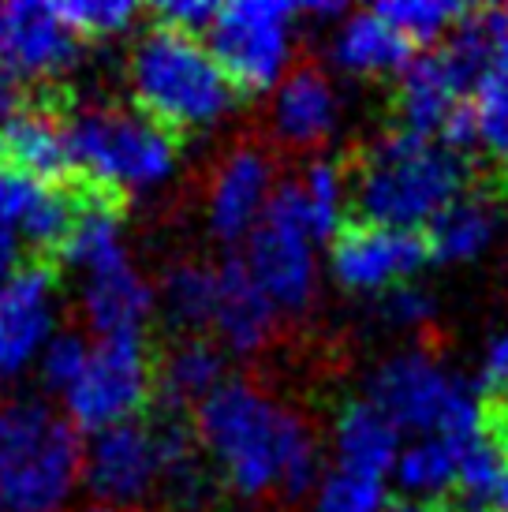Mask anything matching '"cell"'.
Instances as JSON below:
<instances>
[{
  "label": "cell",
  "mask_w": 508,
  "mask_h": 512,
  "mask_svg": "<svg viewBox=\"0 0 508 512\" xmlns=\"http://www.w3.org/2000/svg\"><path fill=\"white\" fill-rule=\"evenodd\" d=\"M385 512H460L449 501H396Z\"/></svg>",
  "instance_id": "8d00e7d4"
},
{
  "label": "cell",
  "mask_w": 508,
  "mask_h": 512,
  "mask_svg": "<svg viewBox=\"0 0 508 512\" xmlns=\"http://www.w3.org/2000/svg\"><path fill=\"white\" fill-rule=\"evenodd\" d=\"M83 38L57 15V4L8 0L0 4V72L19 83H53L75 68Z\"/></svg>",
  "instance_id": "8fae6325"
},
{
  "label": "cell",
  "mask_w": 508,
  "mask_h": 512,
  "mask_svg": "<svg viewBox=\"0 0 508 512\" xmlns=\"http://www.w3.org/2000/svg\"><path fill=\"white\" fill-rule=\"evenodd\" d=\"M378 314H381V322H389V326H404V329L423 326L426 318L434 314V296L415 285L389 288V292H381V299H378Z\"/></svg>",
  "instance_id": "d6a6232c"
},
{
  "label": "cell",
  "mask_w": 508,
  "mask_h": 512,
  "mask_svg": "<svg viewBox=\"0 0 508 512\" xmlns=\"http://www.w3.org/2000/svg\"><path fill=\"white\" fill-rule=\"evenodd\" d=\"M243 266L251 270L254 285L266 292L277 314H299L311 307L318 266H314L311 217L299 184H284L273 191L258 228L247 236Z\"/></svg>",
  "instance_id": "52a82bcc"
},
{
  "label": "cell",
  "mask_w": 508,
  "mask_h": 512,
  "mask_svg": "<svg viewBox=\"0 0 508 512\" xmlns=\"http://www.w3.org/2000/svg\"><path fill=\"white\" fill-rule=\"evenodd\" d=\"M127 86L142 116L169 135L206 131L236 109V86L217 68L210 45L154 23L131 45Z\"/></svg>",
  "instance_id": "3957f363"
},
{
  "label": "cell",
  "mask_w": 508,
  "mask_h": 512,
  "mask_svg": "<svg viewBox=\"0 0 508 512\" xmlns=\"http://www.w3.org/2000/svg\"><path fill=\"white\" fill-rule=\"evenodd\" d=\"M57 318V273L49 262H30L0 292V378L27 370L53 341Z\"/></svg>",
  "instance_id": "9a60e30c"
},
{
  "label": "cell",
  "mask_w": 508,
  "mask_h": 512,
  "mask_svg": "<svg viewBox=\"0 0 508 512\" xmlns=\"http://www.w3.org/2000/svg\"><path fill=\"white\" fill-rule=\"evenodd\" d=\"M333 64L352 75H393L411 64V42L374 8L352 12L333 38Z\"/></svg>",
  "instance_id": "603a6c76"
},
{
  "label": "cell",
  "mask_w": 508,
  "mask_h": 512,
  "mask_svg": "<svg viewBox=\"0 0 508 512\" xmlns=\"http://www.w3.org/2000/svg\"><path fill=\"white\" fill-rule=\"evenodd\" d=\"M157 303H161L169 326L184 329V337H198L206 326H213L217 270L206 262H176L157 288Z\"/></svg>",
  "instance_id": "d4e9b609"
},
{
  "label": "cell",
  "mask_w": 508,
  "mask_h": 512,
  "mask_svg": "<svg viewBox=\"0 0 508 512\" xmlns=\"http://www.w3.org/2000/svg\"><path fill=\"white\" fill-rule=\"evenodd\" d=\"M23 240L15 236V232H8V228H0V292L12 285L15 277H19V270H23Z\"/></svg>",
  "instance_id": "d590c367"
},
{
  "label": "cell",
  "mask_w": 508,
  "mask_h": 512,
  "mask_svg": "<svg viewBox=\"0 0 508 512\" xmlns=\"http://www.w3.org/2000/svg\"><path fill=\"white\" fill-rule=\"evenodd\" d=\"M68 143L75 176L124 199L127 191L165 184L176 172V135L139 109L86 105L68 116Z\"/></svg>",
  "instance_id": "5b68a950"
},
{
  "label": "cell",
  "mask_w": 508,
  "mask_h": 512,
  "mask_svg": "<svg viewBox=\"0 0 508 512\" xmlns=\"http://www.w3.org/2000/svg\"><path fill=\"white\" fill-rule=\"evenodd\" d=\"M337 90L318 68H296L284 75L273 101V128L288 146H318L337 128Z\"/></svg>",
  "instance_id": "d6986e66"
},
{
  "label": "cell",
  "mask_w": 508,
  "mask_h": 512,
  "mask_svg": "<svg viewBox=\"0 0 508 512\" xmlns=\"http://www.w3.org/2000/svg\"><path fill=\"white\" fill-rule=\"evenodd\" d=\"M471 180V165L441 139L389 131L363 146L344 169V187L363 225L419 232L460 199Z\"/></svg>",
  "instance_id": "7a4b0ae2"
},
{
  "label": "cell",
  "mask_w": 508,
  "mask_h": 512,
  "mask_svg": "<svg viewBox=\"0 0 508 512\" xmlns=\"http://www.w3.org/2000/svg\"><path fill=\"white\" fill-rule=\"evenodd\" d=\"M303 206H307V217H311V232L314 240H333L340 232V210H344V169L333 165V161H318L307 169L303 176Z\"/></svg>",
  "instance_id": "f1b7e54d"
},
{
  "label": "cell",
  "mask_w": 508,
  "mask_h": 512,
  "mask_svg": "<svg viewBox=\"0 0 508 512\" xmlns=\"http://www.w3.org/2000/svg\"><path fill=\"white\" fill-rule=\"evenodd\" d=\"M374 12L385 23H393L411 45H430L438 42L445 27H456L471 8L452 0H385Z\"/></svg>",
  "instance_id": "83f0119b"
},
{
  "label": "cell",
  "mask_w": 508,
  "mask_h": 512,
  "mask_svg": "<svg viewBox=\"0 0 508 512\" xmlns=\"http://www.w3.org/2000/svg\"><path fill=\"white\" fill-rule=\"evenodd\" d=\"M213 326L221 333V341L251 356L269 341V333L277 326V307L266 299V292L254 285L251 270L243 266V258H225L217 270V311Z\"/></svg>",
  "instance_id": "ac0fdd59"
},
{
  "label": "cell",
  "mask_w": 508,
  "mask_h": 512,
  "mask_svg": "<svg viewBox=\"0 0 508 512\" xmlns=\"http://www.w3.org/2000/svg\"><path fill=\"white\" fill-rule=\"evenodd\" d=\"M475 120H479V146L501 180H508V64L494 68L471 90Z\"/></svg>",
  "instance_id": "4316f807"
},
{
  "label": "cell",
  "mask_w": 508,
  "mask_h": 512,
  "mask_svg": "<svg viewBox=\"0 0 508 512\" xmlns=\"http://www.w3.org/2000/svg\"><path fill=\"white\" fill-rule=\"evenodd\" d=\"M86 359H90V341H86L83 333H75V329H68V333H57L53 341L45 344V352H42L45 385H49L53 393H60V397H64L71 385L79 382Z\"/></svg>",
  "instance_id": "1f68e13d"
},
{
  "label": "cell",
  "mask_w": 508,
  "mask_h": 512,
  "mask_svg": "<svg viewBox=\"0 0 508 512\" xmlns=\"http://www.w3.org/2000/svg\"><path fill=\"white\" fill-rule=\"evenodd\" d=\"M296 15L299 8L288 0H236L217 8L210 53L240 94H262L277 86L292 57Z\"/></svg>",
  "instance_id": "ba28073f"
},
{
  "label": "cell",
  "mask_w": 508,
  "mask_h": 512,
  "mask_svg": "<svg viewBox=\"0 0 508 512\" xmlns=\"http://www.w3.org/2000/svg\"><path fill=\"white\" fill-rule=\"evenodd\" d=\"M460 453L452 441L426 434L415 445H408L396 456V483L404 494L419 501H438L441 494L456 490V475H460Z\"/></svg>",
  "instance_id": "484cf974"
},
{
  "label": "cell",
  "mask_w": 508,
  "mask_h": 512,
  "mask_svg": "<svg viewBox=\"0 0 508 512\" xmlns=\"http://www.w3.org/2000/svg\"><path fill=\"white\" fill-rule=\"evenodd\" d=\"M79 206H83L79 176L68 184H38L0 165V228L15 232L23 247L34 251V262L57 266Z\"/></svg>",
  "instance_id": "4fadbf2b"
},
{
  "label": "cell",
  "mask_w": 508,
  "mask_h": 512,
  "mask_svg": "<svg viewBox=\"0 0 508 512\" xmlns=\"http://www.w3.org/2000/svg\"><path fill=\"white\" fill-rule=\"evenodd\" d=\"M195 434L217 475L240 498L281 490L303 498L318 483V449L303 419L251 382L232 378L195 408Z\"/></svg>",
  "instance_id": "6da1fadb"
},
{
  "label": "cell",
  "mask_w": 508,
  "mask_h": 512,
  "mask_svg": "<svg viewBox=\"0 0 508 512\" xmlns=\"http://www.w3.org/2000/svg\"><path fill=\"white\" fill-rule=\"evenodd\" d=\"M94 512H124V509H94Z\"/></svg>",
  "instance_id": "ab89813d"
},
{
  "label": "cell",
  "mask_w": 508,
  "mask_h": 512,
  "mask_svg": "<svg viewBox=\"0 0 508 512\" xmlns=\"http://www.w3.org/2000/svg\"><path fill=\"white\" fill-rule=\"evenodd\" d=\"M154 356L142 337H105L90 344L79 382L64 393V408L71 427L101 434L139 419L146 400L154 393Z\"/></svg>",
  "instance_id": "9c48e42d"
},
{
  "label": "cell",
  "mask_w": 508,
  "mask_h": 512,
  "mask_svg": "<svg viewBox=\"0 0 508 512\" xmlns=\"http://www.w3.org/2000/svg\"><path fill=\"white\" fill-rule=\"evenodd\" d=\"M370 404L378 408L396 430H419L467 449L486 434L479 393H471L460 378L434 363L426 352H404L385 359L370 378Z\"/></svg>",
  "instance_id": "8992f818"
},
{
  "label": "cell",
  "mask_w": 508,
  "mask_h": 512,
  "mask_svg": "<svg viewBox=\"0 0 508 512\" xmlns=\"http://www.w3.org/2000/svg\"><path fill=\"white\" fill-rule=\"evenodd\" d=\"M494 509L508 512V464H505V471H501V483H497V490H494Z\"/></svg>",
  "instance_id": "f35d334b"
},
{
  "label": "cell",
  "mask_w": 508,
  "mask_h": 512,
  "mask_svg": "<svg viewBox=\"0 0 508 512\" xmlns=\"http://www.w3.org/2000/svg\"><path fill=\"white\" fill-rule=\"evenodd\" d=\"M273 191H277L273 187V161L266 150H258V146L228 150L210 180V199H206L210 232L221 243L247 240L266 214Z\"/></svg>",
  "instance_id": "2e32d148"
},
{
  "label": "cell",
  "mask_w": 508,
  "mask_h": 512,
  "mask_svg": "<svg viewBox=\"0 0 508 512\" xmlns=\"http://www.w3.org/2000/svg\"><path fill=\"white\" fill-rule=\"evenodd\" d=\"M83 475L79 434L42 400H0V512H57Z\"/></svg>",
  "instance_id": "277c9868"
},
{
  "label": "cell",
  "mask_w": 508,
  "mask_h": 512,
  "mask_svg": "<svg viewBox=\"0 0 508 512\" xmlns=\"http://www.w3.org/2000/svg\"><path fill=\"white\" fill-rule=\"evenodd\" d=\"M333 441H337V468L381 479V483L396 468V456H400V430L370 400L344 404Z\"/></svg>",
  "instance_id": "7402d4cb"
},
{
  "label": "cell",
  "mask_w": 508,
  "mask_h": 512,
  "mask_svg": "<svg viewBox=\"0 0 508 512\" xmlns=\"http://www.w3.org/2000/svg\"><path fill=\"white\" fill-rule=\"evenodd\" d=\"M314 512H385V483L333 468L318 479Z\"/></svg>",
  "instance_id": "f546056e"
},
{
  "label": "cell",
  "mask_w": 508,
  "mask_h": 512,
  "mask_svg": "<svg viewBox=\"0 0 508 512\" xmlns=\"http://www.w3.org/2000/svg\"><path fill=\"white\" fill-rule=\"evenodd\" d=\"M479 400H508V333H501L482 359Z\"/></svg>",
  "instance_id": "e575fe53"
},
{
  "label": "cell",
  "mask_w": 508,
  "mask_h": 512,
  "mask_svg": "<svg viewBox=\"0 0 508 512\" xmlns=\"http://www.w3.org/2000/svg\"><path fill=\"white\" fill-rule=\"evenodd\" d=\"M154 303V288L142 281V273L124 255L101 270L86 273L79 311L86 326L98 333V341H105V337H142V326L154 311Z\"/></svg>",
  "instance_id": "e0dca14e"
},
{
  "label": "cell",
  "mask_w": 508,
  "mask_h": 512,
  "mask_svg": "<svg viewBox=\"0 0 508 512\" xmlns=\"http://www.w3.org/2000/svg\"><path fill=\"white\" fill-rule=\"evenodd\" d=\"M57 15L71 27V34H79L86 42V38L124 34L142 15V8L135 0H68V4H57Z\"/></svg>",
  "instance_id": "4dcf8cb0"
},
{
  "label": "cell",
  "mask_w": 508,
  "mask_h": 512,
  "mask_svg": "<svg viewBox=\"0 0 508 512\" xmlns=\"http://www.w3.org/2000/svg\"><path fill=\"white\" fill-rule=\"evenodd\" d=\"M221 385H225V352L206 337H180L154 367L161 408H176V412H184L191 404L198 408Z\"/></svg>",
  "instance_id": "44dd1931"
},
{
  "label": "cell",
  "mask_w": 508,
  "mask_h": 512,
  "mask_svg": "<svg viewBox=\"0 0 508 512\" xmlns=\"http://www.w3.org/2000/svg\"><path fill=\"white\" fill-rule=\"evenodd\" d=\"M426 247L434 262H467L479 258L497 236V206L490 191L467 187L460 199H452L430 225H426Z\"/></svg>",
  "instance_id": "cb8c5ba5"
},
{
  "label": "cell",
  "mask_w": 508,
  "mask_h": 512,
  "mask_svg": "<svg viewBox=\"0 0 508 512\" xmlns=\"http://www.w3.org/2000/svg\"><path fill=\"white\" fill-rule=\"evenodd\" d=\"M213 19H217V4H210V0H165V4H154V23L180 30V34H191V38H198L202 30L210 34Z\"/></svg>",
  "instance_id": "836d02e7"
},
{
  "label": "cell",
  "mask_w": 508,
  "mask_h": 512,
  "mask_svg": "<svg viewBox=\"0 0 508 512\" xmlns=\"http://www.w3.org/2000/svg\"><path fill=\"white\" fill-rule=\"evenodd\" d=\"M430 262L423 232L385 225H340L333 236L329 266L344 288L352 292H389L408 285L415 273Z\"/></svg>",
  "instance_id": "7c38bea8"
},
{
  "label": "cell",
  "mask_w": 508,
  "mask_h": 512,
  "mask_svg": "<svg viewBox=\"0 0 508 512\" xmlns=\"http://www.w3.org/2000/svg\"><path fill=\"white\" fill-rule=\"evenodd\" d=\"M460 101H464V90H460V83L445 68V60L438 57V49L419 60H411L408 68L400 72V86H396L400 131L438 139L445 120H449Z\"/></svg>",
  "instance_id": "ffe728a7"
},
{
  "label": "cell",
  "mask_w": 508,
  "mask_h": 512,
  "mask_svg": "<svg viewBox=\"0 0 508 512\" xmlns=\"http://www.w3.org/2000/svg\"><path fill=\"white\" fill-rule=\"evenodd\" d=\"M23 105V98H19V90H15V83L8 79V75L0 72V120L12 113V109H19Z\"/></svg>",
  "instance_id": "74e56055"
},
{
  "label": "cell",
  "mask_w": 508,
  "mask_h": 512,
  "mask_svg": "<svg viewBox=\"0 0 508 512\" xmlns=\"http://www.w3.org/2000/svg\"><path fill=\"white\" fill-rule=\"evenodd\" d=\"M0 165L30 176L38 184L75 180V161L68 143V116L57 101L34 98L0 120Z\"/></svg>",
  "instance_id": "5bb4252c"
},
{
  "label": "cell",
  "mask_w": 508,
  "mask_h": 512,
  "mask_svg": "<svg viewBox=\"0 0 508 512\" xmlns=\"http://www.w3.org/2000/svg\"><path fill=\"white\" fill-rule=\"evenodd\" d=\"M165 479V430L157 412L150 419H127L120 427L94 434L83 453V483L101 509L139 505L161 490Z\"/></svg>",
  "instance_id": "30bf717a"
}]
</instances>
